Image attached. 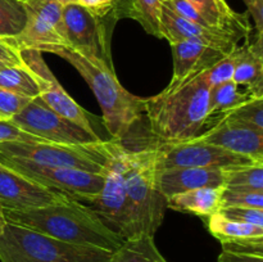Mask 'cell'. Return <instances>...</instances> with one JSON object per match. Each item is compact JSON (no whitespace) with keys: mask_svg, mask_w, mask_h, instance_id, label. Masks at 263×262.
I'll return each instance as SVG.
<instances>
[{"mask_svg":"<svg viewBox=\"0 0 263 262\" xmlns=\"http://www.w3.org/2000/svg\"><path fill=\"white\" fill-rule=\"evenodd\" d=\"M7 222L15 223L66 243L115 252L123 239L113 233L90 205L72 198L45 207L3 208Z\"/></svg>","mask_w":263,"mask_h":262,"instance_id":"1","label":"cell"},{"mask_svg":"<svg viewBox=\"0 0 263 262\" xmlns=\"http://www.w3.org/2000/svg\"><path fill=\"white\" fill-rule=\"evenodd\" d=\"M39 51L61 57L84 77L102 107L103 122L113 140H125L145 115L146 98L127 91L116 77L113 66L107 62L86 57L64 45H45Z\"/></svg>","mask_w":263,"mask_h":262,"instance_id":"2","label":"cell"},{"mask_svg":"<svg viewBox=\"0 0 263 262\" xmlns=\"http://www.w3.org/2000/svg\"><path fill=\"white\" fill-rule=\"evenodd\" d=\"M207 71L172 91L146 98L145 116L153 135L162 144L192 140L207 123L210 112Z\"/></svg>","mask_w":263,"mask_h":262,"instance_id":"3","label":"cell"},{"mask_svg":"<svg viewBox=\"0 0 263 262\" xmlns=\"http://www.w3.org/2000/svg\"><path fill=\"white\" fill-rule=\"evenodd\" d=\"M157 146L126 148L125 185L135 236L152 235L162 225L166 199L157 186Z\"/></svg>","mask_w":263,"mask_h":262,"instance_id":"4","label":"cell"},{"mask_svg":"<svg viewBox=\"0 0 263 262\" xmlns=\"http://www.w3.org/2000/svg\"><path fill=\"white\" fill-rule=\"evenodd\" d=\"M112 253L66 243L10 222L0 234V262H108Z\"/></svg>","mask_w":263,"mask_h":262,"instance_id":"5","label":"cell"},{"mask_svg":"<svg viewBox=\"0 0 263 262\" xmlns=\"http://www.w3.org/2000/svg\"><path fill=\"white\" fill-rule=\"evenodd\" d=\"M112 140L94 144L50 143V141H5L0 143V159L32 162L57 167H71L103 174Z\"/></svg>","mask_w":263,"mask_h":262,"instance_id":"6","label":"cell"},{"mask_svg":"<svg viewBox=\"0 0 263 262\" xmlns=\"http://www.w3.org/2000/svg\"><path fill=\"white\" fill-rule=\"evenodd\" d=\"M126 146L112 140L109 157L104 164V184L102 190L89 204L103 222L118 236L127 240L135 238L130 204L125 185Z\"/></svg>","mask_w":263,"mask_h":262,"instance_id":"7","label":"cell"},{"mask_svg":"<svg viewBox=\"0 0 263 262\" xmlns=\"http://www.w3.org/2000/svg\"><path fill=\"white\" fill-rule=\"evenodd\" d=\"M0 163L81 203L92 202L104 184L103 174L80 169L46 166L15 159H0Z\"/></svg>","mask_w":263,"mask_h":262,"instance_id":"8","label":"cell"},{"mask_svg":"<svg viewBox=\"0 0 263 262\" xmlns=\"http://www.w3.org/2000/svg\"><path fill=\"white\" fill-rule=\"evenodd\" d=\"M9 121L21 130L50 143L81 145L102 140L97 133L86 131L73 121L54 112L39 97L33 98Z\"/></svg>","mask_w":263,"mask_h":262,"instance_id":"9","label":"cell"},{"mask_svg":"<svg viewBox=\"0 0 263 262\" xmlns=\"http://www.w3.org/2000/svg\"><path fill=\"white\" fill-rule=\"evenodd\" d=\"M62 38L64 46L86 57L102 59L112 66L109 50V28L77 3H68L62 13Z\"/></svg>","mask_w":263,"mask_h":262,"instance_id":"10","label":"cell"},{"mask_svg":"<svg viewBox=\"0 0 263 262\" xmlns=\"http://www.w3.org/2000/svg\"><path fill=\"white\" fill-rule=\"evenodd\" d=\"M252 163L256 162L195 138L181 143L163 144L157 146V171L184 169V167L226 169V167L246 166Z\"/></svg>","mask_w":263,"mask_h":262,"instance_id":"11","label":"cell"},{"mask_svg":"<svg viewBox=\"0 0 263 262\" xmlns=\"http://www.w3.org/2000/svg\"><path fill=\"white\" fill-rule=\"evenodd\" d=\"M26 25L21 33L5 39L18 50H39L45 45H64L62 38V0H22Z\"/></svg>","mask_w":263,"mask_h":262,"instance_id":"12","label":"cell"},{"mask_svg":"<svg viewBox=\"0 0 263 262\" xmlns=\"http://www.w3.org/2000/svg\"><path fill=\"white\" fill-rule=\"evenodd\" d=\"M21 53H22L23 63L31 72L37 85L39 98L55 113L73 121L86 131L95 133L90 121V116L63 89L61 82L57 80L44 61L43 53L35 49L22 50Z\"/></svg>","mask_w":263,"mask_h":262,"instance_id":"13","label":"cell"},{"mask_svg":"<svg viewBox=\"0 0 263 262\" xmlns=\"http://www.w3.org/2000/svg\"><path fill=\"white\" fill-rule=\"evenodd\" d=\"M67 194L41 185L4 166L0 169V205L10 210L45 207L68 199Z\"/></svg>","mask_w":263,"mask_h":262,"instance_id":"14","label":"cell"},{"mask_svg":"<svg viewBox=\"0 0 263 262\" xmlns=\"http://www.w3.org/2000/svg\"><path fill=\"white\" fill-rule=\"evenodd\" d=\"M161 38L168 43L190 40L218 49L225 54L231 53L238 46L241 36L231 31L217 27H207L184 20L162 4Z\"/></svg>","mask_w":263,"mask_h":262,"instance_id":"15","label":"cell"},{"mask_svg":"<svg viewBox=\"0 0 263 262\" xmlns=\"http://www.w3.org/2000/svg\"><path fill=\"white\" fill-rule=\"evenodd\" d=\"M215 125L195 139L263 163V134L229 117L215 118Z\"/></svg>","mask_w":263,"mask_h":262,"instance_id":"16","label":"cell"},{"mask_svg":"<svg viewBox=\"0 0 263 262\" xmlns=\"http://www.w3.org/2000/svg\"><path fill=\"white\" fill-rule=\"evenodd\" d=\"M174 57V74L163 91H172L197 77L198 74L208 71L218 61L223 58L225 54L218 49L197 41L182 40L176 43H170Z\"/></svg>","mask_w":263,"mask_h":262,"instance_id":"17","label":"cell"},{"mask_svg":"<svg viewBox=\"0 0 263 262\" xmlns=\"http://www.w3.org/2000/svg\"><path fill=\"white\" fill-rule=\"evenodd\" d=\"M157 186L166 200L199 188H223V169L184 167L157 171Z\"/></svg>","mask_w":263,"mask_h":262,"instance_id":"18","label":"cell"},{"mask_svg":"<svg viewBox=\"0 0 263 262\" xmlns=\"http://www.w3.org/2000/svg\"><path fill=\"white\" fill-rule=\"evenodd\" d=\"M249 36L243 45L235 49L236 66L233 81L238 86H246L252 97H263V35L254 32L252 40Z\"/></svg>","mask_w":263,"mask_h":262,"instance_id":"19","label":"cell"},{"mask_svg":"<svg viewBox=\"0 0 263 262\" xmlns=\"http://www.w3.org/2000/svg\"><path fill=\"white\" fill-rule=\"evenodd\" d=\"M200 13L203 20L211 27L231 31L243 39L252 33L248 13H238L226 3V0H187Z\"/></svg>","mask_w":263,"mask_h":262,"instance_id":"20","label":"cell"},{"mask_svg":"<svg viewBox=\"0 0 263 262\" xmlns=\"http://www.w3.org/2000/svg\"><path fill=\"white\" fill-rule=\"evenodd\" d=\"M223 188H199L172 195L166 200L170 210L186 212L190 215L207 218L221 210V193Z\"/></svg>","mask_w":263,"mask_h":262,"instance_id":"21","label":"cell"},{"mask_svg":"<svg viewBox=\"0 0 263 262\" xmlns=\"http://www.w3.org/2000/svg\"><path fill=\"white\" fill-rule=\"evenodd\" d=\"M205 225H207L208 231L216 239H218L221 244L263 238V228L231 220L221 215L220 212L208 216L205 218Z\"/></svg>","mask_w":263,"mask_h":262,"instance_id":"22","label":"cell"},{"mask_svg":"<svg viewBox=\"0 0 263 262\" xmlns=\"http://www.w3.org/2000/svg\"><path fill=\"white\" fill-rule=\"evenodd\" d=\"M108 262H168L157 248L154 236L141 235L123 240Z\"/></svg>","mask_w":263,"mask_h":262,"instance_id":"23","label":"cell"},{"mask_svg":"<svg viewBox=\"0 0 263 262\" xmlns=\"http://www.w3.org/2000/svg\"><path fill=\"white\" fill-rule=\"evenodd\" d=\"M223 188L238 192L263 193V164L226 167L223 169Z\"/></svg>","mask_w":263,"mask_h":262,"instance_id":"24","label":"cell"},{"mask_svg":"<svg viewBox=\"0 0 263 262\" xmlns=\"http://www.w3.org/2000/svg\"><path fill=\"white\" fill-rule=\"evenodd\" d=\"M252 98L248 92H240L239 91V86L235 82L231 81L223 82V84L216 85V86L210 89V107H208V112H210V117H208L207 122L211 120L220 117L223 113L229 112V110L234 109L238 107L239 104L244 103Z\"/></svg>","mask_w":263,"mask_h":262,"instance_id":"25","label":"cell"},{"mask_svg":"<svg viewBox=\"0 0 263 262\" xmlns=\"http://www.w3.org/2000/svg\"><path fill=\"white\" fill-rule=\"evenodd\" d=\"M0 87L30 98L39 97L37 85L25 63L0 69Z\"/></svg>","mask_w":263,"mask_h":262,"instance_id":"26","label":"cell"},{"mask_svg":"<svg viewBox=\"0 0 263 262\" xmlns=\"http://www.w3.org/2000/svg\"><path fill=\"white\" fill-rule=\"evenodd\" d=\"M25 25L26 12L22 0H0V38H14Z\"/></svg>","mask_w":263,"mask_h":262,"instance_id":"27","label":"cell"},{"mask_svg":"<svg viewBox=\"0 0 263 262\" xmlns=\"http://www.w3.org/2000/svg\"><path fill=\"white\" fill-rule=\"evenodd\" d=\"M222 116L231 118L247 127L253 128L257 133L263 134V97L249 98L248 100L239 104L234 109L223 113Z\"/></svg>","mask_w":263,"mask_h":262,"instance_id":"28","label":"cell"},{"mask_svg":"<svg viewBox=\"0 0 263 262\" xmlns=\"http://www.w3.org/2000/svg\"><path fill=\"white\" fill-rule=\"evenodd\" d=\"M134 18L152 36L161 38V0H133Z\"/></svg>","mask_w":263,"mask_h":262,"instance_id":"29","label":"cell"},{"mask_svg":"<svg viewBox=\"0 0 263 262\" xmlns=\"http://www.w3.org/2000/svg\"><path fill=\"white\" fill-rule=\"evenodd\" d=\"M221 205L222 207H252L263 210V193L238 192V190L223 188L221 193Z\"/></svg>","mask_w":263,"mask_h":262,"instance_id":"30","label":"cell"},{"mask_svg":"<svg viewBox=\"0 0 263 262\" xmlns=\"http://www.w3.org/2000/svg\"><path fill=\"white\" fill-rule=\"evenodd\" d=\"M235 49L231 53H229L228 55L223 57L221 61H218L215 66H212L208 69L207 81L210 84V87H213L216 85L223 84V82H228L233 80L236 66Z\"/></svg>","mask_w":263,"mask_h":262,"instance_id":"31","label":"cell"},{"mask_svg":"<svg viewBox=\"0 0 263 262\" xmlns=\"http://www.w3.org/2000/svg\"><path fill=\"white\" fill-rule=\"evenodd\" d=\"M32 99L0 87V120H10L17 116Z\"/></svg>","mask_w":263,"mask_h":262,"instance_id":"32","label":"cell"},{"mask_svg":"<svg viewBox=\"0 0 263 262\" xmlns=\"http://www.w3.org/2000/svg\"><path fill=\"white\" fill-rule=\"evenodd\" d=\"M220 213L225 217L231 218V220L263 228V210H261V208L222 207L220 210Z\"/></svg>","mask_w":263,"mask_h":262,"instance_id":"33","label":"cell"},{"mask_svg":"<svg viewBox=\"0 0 263 262\" xmlns=\"http://www.w3.org/2000/svg\"><path fill=\"white\" fill-rule=\"evenodd\" d=\"M41 139L21 130L9 120H0V143L5 141H39ZM45 141V140H44Z\"/></svg>","mask_w":263,"mask_h":262,"instance_id":"34","label":"cell"},{"mask_svg":"<svg viewBox=\"0 0 263 262\" xmlns=\"http://www.w3.org/2000/svg\"><path fill=\"white\" fill-rule=\"evenodd\" d=\"M14 66H23L22 53L5 39L0 38V69Z\"/></svg>","mask_w":263,"mask_h":262,"instance_id":"35","label":"cell"},{"mask_svg":"<svg viewBox=\"0 0 263 262\" xmlns=\"http://www.w3.org/2000/svg\"><path fill=\"white\" fill-rule=\"evenodd\" d=\"M76 3L81 5V7H84L85 9L89 10L90 13L97 15V17L102 18V20H104L108 15L112 20L113 0H76Z\"/></svg>","mask_w":263,"mask_h":262,"instance_id":"36","label":"cell"},{"mask_svg":"<svg viewBox=\"0 0 263 262\" xmlns=\"http://www.w3.org/2000/svg\"><path fill=\"white\" fill-rule=\"evenodd\" d=\"M217 262H263V253L222 249Z\"/></svg>","mask_w":263,"mask_h":262,"instance_id":"37","label":"cell"},{"mask_svg":"<svg viewBox=\"0 0 263 262\" xmlns=\"http://www.w3.org/2000/svg\"><path fill=\"white\" fill-rule=\"evenodd\" d=\"M248 14L253 18L256 32L263 35V0H243Z\"/></svg>","mask_w":263,"mask_h":262,"instance_id":"38","label":"cell"},{"mask_svg":"<svg viewBox=\"0 0 263 262\" xmlns=\"http://www.w3.org/2000/svg\"><path fill=\"white\" fill-rule=\"evenodd\" d=\"M122 18H134V2L133 0H117L112 13L113 22H117Z\"/></svg>","mask_w":263,"mask_h":262,"instance_id":"39","label":"cell"},{"mask_svg":"<svg viewBox=\"0 0 263 262\" xmlns=\"http://www.w3.org/2000/svg\"><path fill=\"white\" fill-rule=\"evenodd\" d=\"M5 223H7V221H5L4 215H3V207L0 205V234L3 233V229H4Z\"/></svg>","mask_w":263,"mask_h":262,"instance_id":"40","label":"cell"},{"mask_svg":"<svg viewBox=\"0 0 263 262\" xmlns=\"http://www.w3.org/2000/svg\"><path fill=\"white\" fill-rule=\"evenodd\" d=\"M64 4H68V3H76V0H62Z\"/></svg>","mask_w":263,"mask_h":262,"instance_id":"41","label":"cell"},{"mask_svg":"<svg viewBox=\"0 0 263 262\" xmlns=\"http://www.w3.org/2000/svg\"><path fill=\"white\" fill-rule=\"evenodd\" d=\"M116 3H117V0H113V9H115L116 7Z\"/></svg>","mask_w":263,"mask_h":262,"instance_id":"42","label":"cell"},{"mask_svg":"<svg viewBox=\"0 0 263 262\" xmlns=\"http://www.w3.org/2000/svg\"><path fill=\"white\" fill-rule=\"evenodd\" d=\"M162 3H168V2H172V0H161Z\"/></svg>","mask_w":263,"mask_h":262,"instance_id":"43","label":"cell"},{"mask_svg":"<svg viewBox=\"0 0 263 262\" xmlns=\"http://www.w3.org/2000/svg\"><path fill=\"white\" fill-rule=\"evenodd\" d=\"M2 167H3V164H2V163H0V169H2Z\"/></svg>","mask_w":263,"mask_h":262,"instance_id":"44","label":"cell"}]
</instances>
